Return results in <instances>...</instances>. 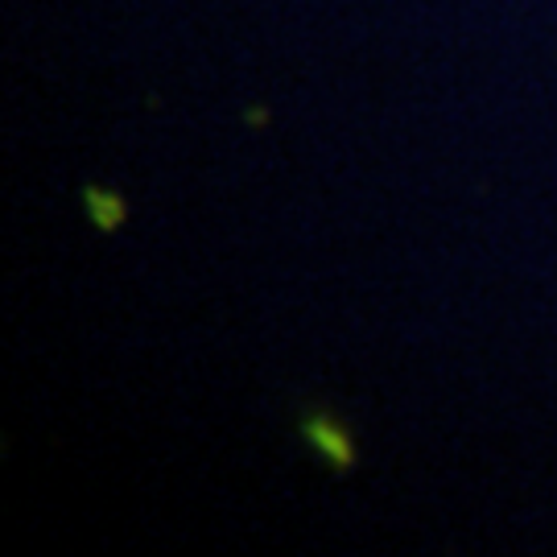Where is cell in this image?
Returning <instances> with one entry per match:
<instances>
[{
  "mask_svg": "<svg viewBox=\"0 0 557 557\" xmlns=\"http://www.w3.org/2000/svg\"><path fill=\"white\" fill-rule=\"evenodd\" d=\"M298 434H301V442L310 446V455L319 458L326 471H335V475L356 471V462H359L356 438H351V430H347L331 409H306L298 418Z\"/></svg>",
  "mask_w": 557,
  "mask_h": 557,
  "instance_id": "obj_1",
  "label": "cell"
},
{
  "mask_svg": "<svg viewBox=\"0 0 557 557\" xmlns=\"http://www.w3.org/2000/svg\"><path fill=\"white\" fill-rule=\"evenodd\" d=\"M79 199H83V211H87V223H91L96 232H103V236L120 232L124 220H128V202H124V195L112 190V186L87 182L79 190Z\"/></svg>",
  "mask_w": 557,
  "mask_h": 557,
  "instance_id": "obj_2",
  "label": "cell"
}]
</instances>
